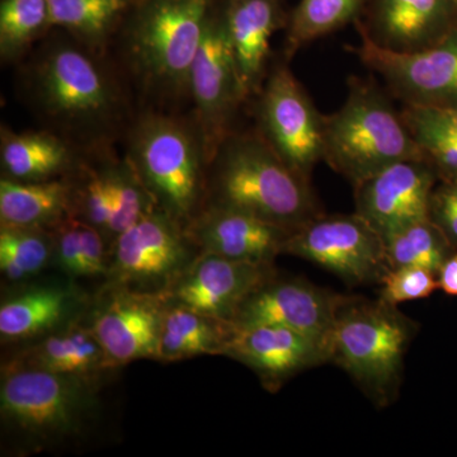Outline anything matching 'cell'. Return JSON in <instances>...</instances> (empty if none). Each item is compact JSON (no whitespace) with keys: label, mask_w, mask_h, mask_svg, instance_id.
I'll use <instances>...</instances> for the list:
<instances>
[{"label":"cell","mask_w":457,"mask_h":457,"mask_svg":"<svg viewBox=\"0 0 457 457\" xmlns=\"http://www.w3.org/2000/svg\"><path fill=\"white\" fill-rule=\"evenodd\" d=\"M456 2H457V0H456Z\"/></svg>","instance_id":"39"},{"label":"cell","mask_w":457,"mask_h":457,"mask_svg":"<svg viewBox=\"0 0 457 457\" xmlns=\"http://www.w3.org/2000/svg\"><path fill=\"white\" fill-rule=\"evenodd\" d=\"M284 253L312 262L353 286L380 284L390 270L383 237L356 212L312 219L290 234Z\"/></svg>","instance_id":"9"},{"label":"cell","mask_w":457,"mask_h":457,"mask_svg":"<svg viewBox=\"0 0 457 457\" xmlns=\"http://www.w3.org/2000/svg\"><path fill=\"white\" fill-rule=\"evenodd\" d=\"M437 278L440 290L451 296H457V249L438 270Z\"/></svg>","instance_id":"38"},{"label":"cell","mask_w":457,"mask_h":457,"mask_svg":"<svg viewBox=\"0 0 457 457\" xmlns=\"http://www.w3.org/2000/svg\"><path fill=\"white\" fill-rule=\"evenodd\" d=\"M198 252L228 260L273 264L293 231L257 216L220 206H204L187 227Z\"/></svg>","instance_id":"18"},{"label":"cell","mask_w":457,"mask_h":457,"mask_svg":"<svg viewBox=\"0 0 457 457\" xmlns=\"http://www.w3.org/2000/svg\"><path fill=\"white\" fill-rule=\"evenodd\" d=\"M323 122V161L353 186L398 162L426 159L403 116L371 87L351 86L345 104Z\"/></svg>","instance_id":"7"},{"label":"cell","mask_w":457,"mask_h":457,"mask_svg":"<svg viewBox=\"0 0 457 457\" xmlns=\"http://www.w3.org/2000/svg\"><path fill=\"white\" fill-rule=\"evenodd\" d=\"M98 378L3 369L0 420L21 453H38L88 432L99 411Z\"/></svg>","instance_id":"2"},{"label":"cell","mask_w":457,"mask_h":457,"mask_svg":"<svg viewBox=\"0 0 457 457\" xmlns=\"http://www.w3.org/2000/svg\"><path fill=\"white\" fill-rule=\"evenodd\" d=\"M129 163L159 210L187 228L206 204L210 159L198 126L149 113L129 137Z\"/></svg>","instance_id":"4"},{"label":"cell","mask_w":457,"mask_h":457,"mask_svg":"<svg viewBox=\"0 0 457 457\" xmlns=\"http://www.w3.org/2000/svg\"><path fill=\"white\" fill-rule=\"evenodd\" d=\"M362 0H302L288 29V51L338 29L359 11Z\"/></svg>","instance_id":"31"},{"label":"cell","mask_w":457,"mask_h":457,"mask_svg":"<svg viewBox=\"0 0 457 457\" xmlns=\"http://www.w3.org/2000/svg\"><path fill=\"white\" fill-rule=\"evenodd\" d=\"M3 177L18 182L62 179L75 167L71 145L49 131L13 132L2 129Z\"/></svg>","instance_id":"22"},{"label":"cell","mask_w":457,"mask_h":457,"mask_svg":"<svg viewBox=\"0 0 457 457\" xmlns=\"http://www.w3.org/2000/svg\"><path fill=\"white\" fill-rule=\"evenodd\" d=\"M207 173L204 206L251 213L294 231L320 216L311 179L293 170L262 135H228Z\"/></svg>","instance_id":"1"},{"label":"cell","mask_w":457,"mask_h":457,"mask_svg":"<svg viewBox=\"0 0 457 457\" xmlns=\"http://www.w3.org/2000/svg\"><path fill=\"white\" fill-rule=\"evenodd\" d=\"M273 275V264L200 253L164 297L168 303L231 324L246 297Z\"/></svg>","instance_id":"14"},{"label":"cell","mask_w":457,"mask_h":457,"mask_svg":"<svg viewBox=\"0 0 457 457\" xmlns=\"http://www.w3.org/2000/svg\"><path fill=\"white\" fill-rule=\"evenodd\" d=\"M353 187L357 215L383 239L429 219L435 176L426 159L398 162Z\"/></svg>","instance_id":"15"},{"label":"cell","mask_w":457,"mask_h":457,"mask_svg":"<svg viewBox=\"0 0 457 457\" xmlns=\"http://www.w3.org/2000/svg\"><path fill=\"white\" fill-rule=\"evenodd\" d=\"M198 255L187 228L162 210H153L113 240L108 290L165 296Z\"/></svg>","instance_id":"8"},{"label":"cell","mask_w":457,"mask_h":457,"mask_svg":"<svg viewBox=\"0 0 457 457\" xmlns=\"http://www.w3.org/2000/svg\"><path fill=\"white\" fill-rule=\"evenodd\" d=\"M212 0H144L126 36V55L149 92L188 95L189 71L209 22Z\"/></svg>","instance_id":"6"},{"label":"cell","mask_w":457,"mask_h":457,"mask_svg":"<svg viewBox=\"0 0 457 457\" xmlns=\"http://www.w3.org/2000/svg\"><path fill=\"white\" fill-rule=\"evenodd\" d=\"M25 84L37 112L80 139L106 137L121 119V96L112 78L77 45H49L33 60Z\"/></svg>","instance_id":"3"},{"label":"cell","mask_w":457,"mask_h":457,"mask_svg":"<svg viewBox=\"0 0 457 457\" xmlns=\"http://www.w3.org/2000/svg\"><path fill=\"white\" fill-rule=\"evenodd\" d=\"M92 328L71 323L14 354L3 369H33L56 374L99 378L114 369Z\"/></svg>","instance_id":"20"},{"label":"cell","mask_w":457,"mask_h":457,"mask_svg":"<svg viewBox=\"0 0 457 457\" xmlns=\"http://www.w3.org/2000/svg\"><path fill=\"white\" fill-rule=\"evenodd\" d=\"M77 300L73 288L59 285L35 286L3 300L0 306L3 341H27L49 335L68 319Z\"/></svg>","instance_id":"23"},{"label":"cell","mask_w":457,"mask_h":457,"mask_svg":"<svg viewBox=\"0 0 457 457\" xmlns=\"http://www.w3.org/2000/svg\"><path fill=\"white\" fill-rule=\"evenodd\" d=\"M390 269L420 267L438 275L445 262L456 251L431 219L413 222L384 237Z\"/></svg>","instance_id":"26"},{"label":"cell","mask_w":457,"mask_h":457,"mask_svg":"<svg viewBox=\"0 0 457 457\" xmlns=\"http://www.w3.org/2000/svg\"><path fill=\"white\" fill-rule=\"evenodd\" d=\"M357 55L411 106L457 104V32L418 51H396L363 36Z\"/></svg>","instance_id":"11"},{"label":"cell","mask_w":457,"mask_h":457,"mask_svg":"<svg viewBox=\"0 0 457 457\" xmlns=\"http://www.w3.org/2000/svg\"><path fill=\"white\" fill-rule=\"evenodd\" d=\"M53 258L51 228L0 227V270L8 281L38 275Z\"/></svg>","instance_id":"28"},{"label":"cell","mask_w":457,"mask_h":457,"mask_svg":"<svg viewBox=\"0 0 457 457\" xmlns=\"http://www.w3.org/2000/svg\"><path fill=\"white\" fill-rule=\"evenodd\" d=\"M111 212L112 203L106 171H87L79 183L74 182V218L98 228L107 240Z\"/></svg>","instance_id":"32"},{"label":"cell","mask_w":457,"mask_h":457,"mask_svg":"<svg viewBox=\"0 0 457 457\" xmlns=\"http://www.w3.org/2000/svg\"><path fill=\"white\" fill-rule=\"evenodd\" d=\"M106 237L92 225L80 221V248H82V276L107 275L108 260Z\"/></svg>","instance_id":"37"},{"label":"cell","mask_w":457,"mask_h":457,"mask_svg":"<svg viewBox=\"0 0 457 457\" xmlns=\"http://www.w3.org/2000/svg\"><path fill=\"white\" fill-rule=\"evenodd\" d=\"M444 11L445 0H378L376 42L405 53L432 46Z\"/></svg>","instance_id":"25"},{"label":"cell","mask_w":457,"mask_h":457,"mask_svg":"<svg viewBox=\"0 0 457 457\" xmlns=\"http://www.w3.org/2000/svg\"><path fill=\"white\" fill-rule=\"evenodd\" d=\"M231 332L233 326L227 321L177 303H167L156 360L177 362L204 354L222 356Z\"/></svg>","instance_id":"24"},{"label":"cell","mask_w":457,"mask_h":457,"mask_svg":"<svg viewBox=\"0 0 457 457\" xmlns=\"http://www.w3.org/2000/svg\"><path fill=\"white\" fill-rule=\"evenodd\" d=\"M381 302L398 306L400 303L427 299L440 290L436 273L420 267H395L385 273L380 281Z\"/></svg>","instance_id":"33"},{"label":"cell","mask_w":457,"mask_h":457,"mask_svg":"<svg viewBox=\"0 0 457 457\" xmlns=\"http://www.w3.org/2000/svg\"><path fill=\"white\" fill-rule=\"evenodd\" d=\"M90 328L116 368L158 356L167 300L162 295L112 290Z\"/></svg>","instance_id":"17"},{"label":"cell","mask_w":457,"mask_h":457,"mask_svg":"<svg viewBox=\"0 0 457 457\" xmlns=\"http://www.w3.org/2000/svg\"><path fill=\"white\" fill-rule=\"evenodd\" d=\"M50 25L49 0H2L0 55L4 62L20 59Z\"/></svg>","instance_id":"29"},{"label":"cell","mask_w":457,"mask_h":457,"mask_svg":"<svg viewBox=\"0 0 457 457\" xmlns=\"http://www.w3.org/2000/svg\"><path fill=\"white\" fill-rule=\"evenodd\" d=\"M188 95L194 99L196 125L212 162L216 149L228 135L234 112L246 98L222 17L212 16L207 22L189 71Z\"/></svg>","instance_id":"12"},{"label":"cell","mask_w":457,"mask_h":457,"mask_svg":"<svg viewBox=\"0 0 457 457\" xmlns=\"http://www.w3.org/2000/svg\"><path fill=\"white\" fill-rule=\"evenodd\" d=\"M74 182L71 179L18 182L0 180L2 227L53 228L73 216Z\"/></svg>","instance_id":"21"},{"label":"cell","mask_w":457,"mask_h":457,"mask_svg":"<svg viewBox=\"0 0 457 457\" xmlns=\"http://www.w3.org/2000/svg\"><path fill=\"white\" fill-rule=\"evenodd\" d=\"M407 126H422L457 140V104L453 106H411L403 113Z\"/></svg>","instance_id":"36"},{"label":"cell","mask_w":457,"mask_h":457,"mask_svg":"<svg viewBox=\"0 0 457 457\" xmlns=\"http://www.w3.org/2000/svg\"><path fill=\"white\" fill-rule=\"evenodd\" d=\"M104 171L110 185L111 203H112L110 228H108V240H111L112 245L116 237L158 207L155 206L154 200L144 187L128 159L107 164Z\"/></svg>","instance_id":"30"},{"label":"cell","mask_w":457,"mask_h":457,"mask_svg":"<svg viewBox=\"0 0 457 457\" xmlns=\"http://www.w3.org/2000/svg\"><path fill=\"white\" fill-rule=\"evenodd\" d=\"M225 29L246 97L260 88L270 38L281 23L276 0H230L224 16Z\"/></svg>","instance_id":"19"},{"label":"cell","mask_w":457,"mask_h":457,"mask_svg":"<svg viewBox=\"0 0 457 457\" xmlns=\"http://www.w3.org/2000/svg\"><path fill=\"white\" fill-rule=\"evenodd\" d=\"M258 116L261 135L306 179L324 156L323 116L294 74L279 66L262 89Z\"/></svg>","instance_id":"10"},{"label":"cell","mask_w":457,"mask_h":457,"mask_svg":"<svg viewBox=\"0 0 457 457\" xmlns=\"http://www.w3.org/2000/svg\"><path fill=\"white\" fill-rule=\"evenodd\" d=\"M129 0H49L50 25L73 33L90 47L104 45Z\"/></svg>","instance_id":"27"},{"label":"cell","mask_w":457,"mask_h":457,"mask_svg":"<svg viewBox=\"0 0 457 457\" xmlns=\"http://www.w3.org/2000/svg\"><path fill=\"white\" fill-rule=\"evenodd\" d=\"M347 296L332 293L303 278L275 275L258 286L237 309L234 328L281 326L326 343L337 314Z\"/></svg>","instance_id":"13"},{"label":"cell","mask_w":457,"mask_h":457,"mask_svg":"<svg viewBox=\"0 0 457 457\" xmlns=\"http://www.w3.org/2000/svg\"><path fill=\"white\" fill-rule=\"evenodd\" d=\"M51 230L54 234V258L59 269L71 278H83L79 219L69 216Z\"/></svg>","instance_id":"34"},{"label":"cell","mask_w":457,"mask_h":457,"mask_svg":"<svg viewBox=\"0 0 457 457\" xmlns=\"http://www.w3.org/2000/svg\"><path fill=\"white\" fill-rule=\"evenodd\" d=\"M414 330L413 321L396 306L380 299L347 296L330 335V362L345 370L372 402L385 407L398 394Z\"/></svg>","instance_id":"5"},{"label":"cell","mask_w":457,"mask_h":457,"mask_svg":"<svg viewBox=\"0 0 457 457\" xmlns=\"http://www.w3.org/2000/svg\"><path fill=\"white\" fill-rule=\"evenodd\" d=\"M222 356L251 369L270 392L305 370L330 362L326 343L281 326L233 327Z\"/></svg>","instance_id":"16"},{"label":"cell","mask_w":457,"mask_h":457,"mask_svg":"<svg viewBox=\"0 0 457 457\" xmlns=\"http://www.w3.org/2000/svg\"><path fill=\"white\" fill-rule=\"evenodd\" d=\"M429 219L457 249V180H451L440 188L433 189Z\"/></svg>","instance_id":"35"}]
</instances>
